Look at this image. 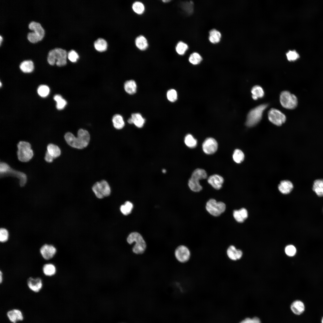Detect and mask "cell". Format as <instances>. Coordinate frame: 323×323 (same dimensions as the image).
Masks as SVG:
<instances>
[{
    "label": "cell",
    "mask_w": 323,
    "mask_h": 323,
    "mask_svg": "<svg viewBox=\"0 0 323 323\" xmlns=\"http://www.w3.org/2000/svg\"><path fill=\"white\" fill-rule=\"evenodd\" d=\"M184 142L187 147L191 148L196 147L197 144L196 140L190 134H188L185 136Z\"/></svg>",
    "instance_id": "35"
},
{
    "label": "cell",
    "mask_w": 323,
    "mask_h": 323,
    "mask_svg": "<svg viewBox=\"0 0 323 323\" xmlns=\"http://www.w3.org/2000/svg\"><path fill=\"white\" fill-rule=\"evenodd\" d=\"M2 40V38L1 36L0 35V45H1V41Z\"/></svg>",
    "instance_id": "52"
},
{
    "label": "cell",
    "mask_w": 323,
    "mask_h": 323,
    "mask_svg": "<svg viewBox=\"0 0 323 323\" xmlns=\"http://www.w3.org/2000/svg\"><path fill=\"white\" fill-rule=\"evenodd\" d=\"M54 100L56 102V108L59 110L63 109L67 104L66 100L60 95H55L54 97Z\"/></svg>",
    "instance_id": "33"
},
{
    "label": "cell",
    "mask_w": 323,
    "mask_h": 323,
    "mask_svg": "<svg viewBox=\"0 0 323 323\" xmlns=\"http://www.w3.org/2000/svg\"><path fill=\"white\" fill-rule=\"evenodd\" d=\"M226 253L228 257L232 260H236L240 259L243 255L242 251L237 249L233 245H231L228 248Z\"/></svg>",
    "instance_id": "18"
},
{
    "label": "cell",
    "mask_w": 323,
    "mask_h": 323,
    "mask_svg": "<svg viewBox=\"0 0 323 323\" xmlns=\"http://www.w3.org/2000/svg\"><path fill=\"white\" fill-rule=\"evenodd\" d=\"M166 95L168 100L171 102H175L178 98L177 92L174 89L168 90L167 92Z\"/></svg>",
    "instance_id": "40"
},
{
    "label": "cell",
    "mask_w": 323,
    "mask_h": 323,
    "mask_svg": "<svg viewBox=\"0 0 323 323\" xmlns=\"http://www.w3.org/2000/svg\"><path fill=\"white\" fill-rule=\"evenodd\" d=\"M113 126L117 129H122L125 126V122L122 116L119 114L113 115L112 118Z\"/></svg>",
    "instance_id": "19"
},
{
    "label": "cell",
    "mask_w": 323,
    "mask_h": 323,
    "mask_svg": "<svg viewBox=\"0 0 323 323\" xmlns=\"http://www.w3.org/2000/svg\"><path fill=\"white\" fill-rule=\"evenodd\" d=\"M27 284L29 289L35 292H39L42 287V282L41 279L39 277L29 278L27 280Z\"/></svg>",
    "instance_id": "15"
},
{
    "label": "cell",
    "mask_w": 323,
    "mask_h": 323,
    "mask_svg": "<svg viewBox=\"0 0 323 323\" xmlns=\"http://www.w3.org/2000/svg\"><path fill=\"white\" fill-rule=\"evenodd\" d=\"M224 181L223 177L217 174L211 176L208 179V182L213 188L217 190H219L221 188Z\"/></svg>",
    "instance_id": "17"
},
{
    "label": "cell",
    "mask_w": 323,
    "mask_h": 323,
    "mask_svg": "<svg viewBox=\"0 0 323 323\" xmlns=\"http://www.w3.org/2000/svg\"><path fill=\"white\" fill-rule=\"evenodd\" d=\"M174 254L177 260L182 263L187 262L191 256L189 249L184 245H180L177 247L175 250Z\"/></svg>",
    "instance_id": "11"
},
{
    "label": "cell",
    "mask_w": 323,
    "mask_h": 323,
    "mask_svg": "<svg viewBox=\"0 0 323 323\" xmlns=\"http://www.w3.org/2000/svg\"><path fill=\"white\" fill-rule=\"evenodd\" d=\"M188 48V45L185 43L181 41L177 43L176 47V50L178 54L182 55L185 54Z\"/></svg>",
    "instance_id": "39"
},
{
    "label": "cell",
    "mask_w": 323,
    "mask_h": 323,
    "mask_svg": "<svg viewBox=\"0 0 323 323\" xmlns=\"http://www.w3.org/2000/svg\"><path fill=\"white\" fill-rule=\"evenodd\" d=\"M206 208L211 214L217 217L224 212L226 209V205L223 202H217L214 199H211L207 202Z\"/></svg>",
    "instance_id": "9"
},
{
    "label": "cell",
    "mask_w": 323,
    "mask_h": 323,
    "mask_svg": "<svg viewBox=\"0 0 323 323\" xmlns=\"http://www.w3.org/2000/svg\"><path fill=\"white\" fill-rule=\"evenodd\" d=\"M280 102L281 105L288 109L295 108L298 105V100L296 96L289 92L283 91L280 95Z\"/></svg>",
    "instance_id": "8"
},
{
    "label": "cell",
    "mask_w": 323,
    "mask_h": 323,
    "mask_svg": "<svg viewBox=\"0 0 323 323\" xmlns=\"http://www.w3.org/2000/svg\"><path fill=\"white\" fill-rule=\"evenodd\" d=\"M293 188V185L292 183L287 180L281 181L278 186L279 191L282 193L284 194L289 193L292 191Z\"/></svg>",
    "instance_id": "22"
},
{
    "label": "cell",
    "mask_w": 323,
    "mask_h": 323,
    "mask_svg": "<svg viewBox=\"0 0 323 323\" xmlns=\"http://www.w3.org/2000/svg\"><path fill=\"white\" fill-rule=\"evenodd\" d=\"M64 138L67 143L71 147L82 149L88 146L90 137L87 130L81 128L77 131V137L72 133L68 132L65 134Z\"/></svg>",
    "instance_id": "1"
},
{
    "label": "cell",
    "mask_w": 323,
    "mask_h": 323,
    "mask_svg": "<svg viewBox=\"0 0 323 323\" xmlns=\"http://www.w3.org/2000/svg\"><path fill=\"white\" fill-rule=\"evenodd\" d=\"M291 309L295 314L299 315L304 310V306L303 303L299 300L294 301L291 305Z\"/></svg>",
    "instance_id": "24"
},
{
    "label": "cell",
    "mask_w": 323,
    "mask_h": 323,
    "mask_svg": "<svg viewBox=\"0 0 323 323\" xmlns=\"http://www.w3.org/2000/svg\"><path fill=\"white\" fill-rule=\"evenodd\" d=\"M201 56L197 52L191 54L189 58V62L193 65H197L199 64L202 60Z\"/></svg>",
    "instance_id": "37"
},
{
    "label": "cell",
    "mask_w": 323,
    "mask_h": 323,
    "mask_svg": "<svg viewBox=\"0 0 323 323\" xmlns=\"http://www.w3.org/2000/svg\"><path fill=\"white\" fill-rule=\"evenodd\" d=\"M132 8L133 11L138 14L142 13L144 10V7L141 2L137 1L134 2L132 5Z\"/></svg>",
    "instance_id": "42"
},
{
    "label": "cell",
    "mask_w": 323,
    "mask_h": 323,
    "mask_svg": "<svg viewBox=\"0 0 323 323\" xmlns=\"http://www.w3.org/2000/svg\"><path fill=\"white\" fill-rule=\"evenodd\" d=\"M37 92L39 95L42 97H45L49 93L50 89L48 86L45 85L40 86L38 88Z\"/></svg>",
    "instance_id": "41"
},
{
    "label": "cell",
    "mask_w": 323,
    "mask_h": 323,
    "mask_svg": "<svg viewBox=\"0 0 323 323\" xmlns=\"http://www.w3.org/2000/svg\"><path fill=\"white\" fill-rule=\"evenodd\" d=\"M268 105L263 104L253 108L249 112L247 117L246 125L249 127L256 124L260 120L263 112Z\"/></svg>",
    "instance_id": "6"
},
{
    "label": "cell",
    "mask_w": 323,
    "mask_h": 323,
    "mask_svg": "<svg viewBox=\"0 0 323 323\" xmlns=\"http://www.w3.org/2000/svg\"><path fill=\"white\" fill-rule=\"evenodd\" d=\"M221 37L220 32L215 29H212L209 32V40L212 43H218L220 40Z\"/></svg>",
    "instance_id": "27"
},
{
    "label": "cell",
    "mask_w": 323,
    "mask_h": 323,
    "mask_svg": "<svg viewBox=\"0 0 323 323\" xmlns=\"http://www.w3.org/2000/svg\"><path fill=\"white\" fill-rule=\"evenodd\" d=\"M240 323H261V322L258 318L255 317L252 319L246 318Z\"/></svg>",
    "instance_id": "47"
},
{
    "label": "cell",
    "mask_w": 323,
    "mask_h": 323,
    "mask_svg": "<svg viewBox=\"0 0 323 323\" xmlns=\"http://www.w3.org/2000/svg\"><path fill=\"white\" fill-rule=\"evenodd\" d=\"M170 1V0H165L162 1H163L164 2H169Z\"/></svg>",
    "instance_id": "51"
},
{
    "label": "cell",
    "mask_w": 323,
    "mask_h": 323,
    "mask_svg": "<svg viewBox=\"0 0 323 323\" xmlns=\"http://www.w3.org/2000/svg\"><path fill=\"white\" fill-rule=\"evenodd\" d=\"M127 241L130 245L135 243L132 248L133 253L140 255L145 252L147 248V243L142 236L138 232H133L130 233L127 238Z\"/></svg>",
    "instance_id": "2"
},
{
    "label": "cell",
    "mask_w": 323,
    "mask_h": 323,
    "mask_svg": "<svg viewBox=\"0 0 323 323\" xmlns=\"http://www.w3.org/2000/svg\"><path fill=\"white\" fill-rule=\"evenodd\" d=\"M67 54L65 50L56 48L49 51L47 60L48 63L53 65L55 63L59 66L65 65L67 63Z\"/></svg>",
    "instance_id": "3"
},
{
    "label": "cell",
    "mask_w": 323,
    "mask_h": 323,
    "mask_svg": "<svg viewBox=\"0 0 323 323\" xmlns=\"http://www.w3.org/2000/svg\"><path fill=\"white\" fill-rule=\"evenodd\" d=\"M203 152L207 154H212L214 153L218 148V143L216 140L212 138H206L202 145Z\"/></svg>",
    "instance_id": "13"
},
{
    "label": "cell",
    "mask_w": 323,
    "mask_h": 323,
    "mask_svg": "<svg viewBox=\"0 0 323 323\" xmlns=\"http://www.w3.org/2000/svg\"><path fill=\"white\" fill-rule=\"evenodd\" d=\"M234 218L238 222L242 223L248 217V212L245 208L235 210L233 212Z\"/></svg>",
    "instance_id": "23"
},
{
    "label": "cell",
    "mask_w": 323,
    "mask_h": 323,
    "mask_svg": "<svg viewBox=\"0 0 323 323\" xmlns=\"http://www.w3.org/2000/svg\"><path fill=\"white\" fill-rule=\"evenodd\" d=\"M207 175L206 171L202 169L197 168L192 173L188 182V185L191 190L195 192L200 191L202 189L199 181L206 179Z\"/></svg>",
    "instance_id": "4"
},
{
    "label": "cell",
    "mask_w": 323,
    "mask_h": 323,
    "mask_svg": "<svg viewBox=\"0 0 323 323\" xmlns=\"http://www.w3.org/2000/svg\"><path fill=\"white\" fill-rule=\"evenodd\" d=\"M132 124L138 128H142L145 122V119L141 114L139 113H135L131 114V117Z\"/></svg>",
    "instance_id": "20"
},
{
    "label": "cell",
    "mask_w": 323,
    "mask_h": 323,
    "mask_svg": "<svg viewBox=\"0 0 323 323\" xmlns=\"http://www.w3.org/2000/svg\"><path fill=\"white\" fill-rule=\"evenodd\" d=\"M47 151L54 159L59 157L61 154V151L59 147L57 145L50 144L47 147Z\"/></svg>",
    "instance_id": "29"
},
{
    "label": "cell",
    "mask_w": 323,
    "mask_h": 323,
    "mask_svg": "<svg viewBox=\"0 0 323 323\" xmlns=\"http://www.w3.org/2000/svg\"><path fill=\"white\" fill-rule=\"evenodd\" d=\"M13 173V175L18 178L20 179V184L21 186H23L25 184L27 177L26 175L24 173L13 170L10 168L6 173Z\"/></svg>",
    "instance_id": "34"
},
{
    "label": "cell",
    "mask_w": 323,
    "mask_h": 323,
    "mask_svg": "<svg viewBox=\"0 0 323 323\" xmlns=\"http://www.w3.org/2000/svg\"><path fill=\"white\" fill-rule=\"evenodd\" d=\"M252 97L254 100H257L259 98L263 97L264 95V91L262 88L258 85L253 86L251 90Z\"/></svg>",
    "instance_id": "31"
},
{
    "label": "cell",
    "mask_w": 323,
    "mask_h": 323,
    "mask_svg": "<svg viewBox=\"0 0 323 323\" xmlns=\"http://www.w3.org/2000/svg\"><path fill=\"white\" fill-rule=\"evenodd\" d=\"M53 158L50 155L47 151L45 153V160L48 162H51L53 161Z\"/></svg>",
    "instance_id": "49"
},
{
    "label": "cell",
    "mask_w": 323,
    "mask_h": 323,
    "mask_svg": "<svg viewBox=\"0 0 323 323\" xmlns=\"http://www.w3.org/2000/svg\"><path fill=\"white\" fill-rule=\"evenodd\" d=\"M268 117L271 122L278 126L281 125L286 120L285 115L279 110L274 108L269 111Z\"/></svg>",
    "instance_id": "12"
},
{
    "label": "cell",
    "mask_w": 323,
    "mask_h": 323,
    "mask_svg": "<svg viewBox=\"0 0 323 323\" xmlns=\"http://www.w3.org/2000/svg\"><path fill=\"white\" fill-rule=\"evenodd\" d=\"M296 249L295 247L292 245H289L285 249V252L286 255L290 257L294 256L296 253Z\"/></svg>",
    "instance_id": "43"
},
{
    "label": "cell",
    "mask_w": 323,
    "mask_h": 323,
    "mask_svg": "<svg viewBox=\"0 0 323 323\" xmlns=\"http://www.w3.org/2000/svg\"><path fill=\"white\" fill-rule=\"evenodd\" d=\"M17 155L19 160L23 162L29 161L33 157V152L28 142L20 141L17 144Z\"/></svg>",
    "instance_id": "7"
},
{
    "label": "cell",
    "mask_w": 323,
    "mask_h": 323,
    "mask_svg": "<svg viewBox=\"0 0 323 323\" xmlns=\"http://www.w3.org/2000/svg\"><path fill=\"white\" fill-rule=\"evenodd\" d=\"M313 190L319 196H323V179H317L314 182Z\"/></svg>",
    "instance_id": "25"
},
{
    "label": "cell",
    "mask_w": 323,
    "mask_h": 323,
    "mask_svg": "<svg viewBox=\"0 0 323 323\" xmlns=\"http://www.w3.org/2000/svg\"><path fill=\"white\" fill-rule=\"evenodd\" d=\"M286 55L287 60L290 61H295L299 57V55L295 50L289 51Z\"/></svg>",
    "instance_id": "44"
},
{
    "label": "cell",
    "mask_w": 323,
    "mask_h": 323,
    "mask_svg": "<svg viewBox=\"0 0 323 323\" xmlns=\"http://www.w3.org/2000/svg\"><path fill=\"white\" fill-rule=\"evenodd\" d=\"M124 88L127 93L131 95H133L136 92L137 84L135 81L133 80H127L124 82Z\"/></svg>",
    "instance_id": "21"
},
{
    "label": "cell",
    "mask_w": 323,
    "mask_h": 323,
    "mask_svg": "<svg viewBox=\"0 0 323 323\" xmlns=\"http://www.w3.org/2000/svg\"><path fill=\"white\" fill-rule=\"evenodd\" d=\"M42 271L44 274L47 276H51L55 274L56 269L54 265L51 263L45 264L42 267Z\"/></svg>",
    "instance_id": "28"
},
{
    "label": "cell",
    "mask_w": 323,
    "mask_h": 323,
    "mask_svg": "<svg viewBox=\"0 0 323 323\" xmlns=\"http://www.w3.org/2000/svg\"><path fill=\"white\" fill-rule=\"evenodd\" d=\"M244 157V154L241 150L237 149L234 151L233 158L235 162L237 163H241L243 161Z\"/></svg>",
    "instance_id": "38"
},
{
    "label": "cell",
    "mask_w": 323,
    "mask_h": 323,
    "mask_svg": "<svg viewBox=\"0 0 323 323\" xmlns=\"http://www.w3.org/2000/svg\"><path fill=\"white\" fill-rule=\"evenodd\" d=\"M19 68L24 73H30L33 70V63L31 60H24L21 63Z\"/></svg>",
    "instance_id": "26"
},
{
    "label": "cell",
    "mask_w": 323,
    "mask_h": 323,
    "mask_svg": "<svg viewBox=\"0 0 323 323\" xmlns=\"http://www.w3.org/2000/svg\"><path fill=\"white\" fill-rule=\"evenodd\" d=\"M322 323H323V318L322 319Z\"/></svg>",
    "instance_id": "54"
},
{
    "label": "cell",
    "mask_w": 323,
    "mask_h": 323,
    "mask_svg": "<svg viewBox=\"0 0 323 323\" xmlns=\"http://www.w3.org/2000/svg\"><path fill=\"white\" fill-rule=\"evenodd\" d=\"M94 46L96 50L101 52L105 51L106 49L107 44L104 39L99 38L95 41Z\"/></svg>",
    "instance_id": "32"
},
{
    "label": "cell",
    "mask_w": 323,
    "mask_h": 323,
    "mask_svg": "<svg viewBox=\"0 0 323 323\" xmlns=\"http://www.w3.org/2000/svg\"><path fill=\"white\" fill-rule=\"evenodd\" d=\"M135 44L136 47L141 50H145L148 46L147 39L142 36H140L136 38Z\"/></svg>",
    "instance_id": "30"
},
{
    "label": "cell",
    "mask_w": 323,
    "mask_h": 323,
    "mask_svg": "<svg viewBox=\"0 0 323 323\" xmlns=\"http://www.w3.org/2000/svg\"><path fill=\"white\" fill-rule=\"evenodd\" d=\"M6 315L9 320L12 323H16L18 322L22 321L24 318L21 311L17 309L8 310Z\"/></svg>",
    "instance_id": "16"
},
{
    "label": "cell",
    "mask_w": 323,
    "mask_h": 323,
    "mask_svg": "<svg viewBox=\"0 0 323 323\" xmlns=\"http://www.w3.org/2000/svg\"><path fill=\"white\" fill-rule=\"evenodd\" d=\"M67 57L70 61L75 63L77 61L79 56L75 51L72 50L70 51L67 54Z\"/></svg>",
    "instance_id": "45"
},
{
    "label": "cell",
    "mask_w": 323,
    "mask_h": 323,
    "mask_svg": "<svg viewBox=\"0 0 323 323\" xmlns=\"http://www.w3.org/2000/svg\"><path fill=\"white\" fill-rule=\"evenodd\" d=\"M133 208V205L131 202L127 201L124 205H121L120 210L121 213L124 215H127L130 214Z\"/></svg>",
    "instance_id": "36"
},
{
    "label": "cell",
    "mask_w": 323,
    "mask_h": 323,
    "mask_svg": "<svg viewBox=\"0 0 323 323\" xmlns=\"http://www.w3.org/2000/svg\"><path fill=\"white\" fill-rule=\"evenodd\" d=\"M3 280V273L1 270L0 271V283L1 284Z\"/></svg>",
    "instance_id": "50"
},
{
    "label": "cell",
    "mask_w": 323,
    "mask_h": 323,
    "mask_svg": "<svg viewBox=\"0 0 323 323\" xmlns=\"http://www.w3.org/2000/svg\"><path fill=\"white\" fill-rule=\"evenodd\" d=\"M1 82H0V86L1 87Z\"/></svg>",
    "instance_id": "55"
},
{
    "label": "cell",
    "mask_w": 323,
    "mask_h": 323,
    "mask_svg": "<svg viewBox=\"0 0 323 323\" xmlns=\"http://www.w3.org/2000/svg\"><path fill=\"white\" fill-rule=\"evenodd\" d=\"M28 28L33 32H29L27 35L28 40L32 43L41 40L45 33V30L41 24L37 22L32 21L28 25Z\"/></svg>",
    "instance_id": "5"
},
{
    "label": "cell",
    "mask_w": 323,
    "mask_h": 323,
    "mask_svg": "<svg viewBox=\"0 0 323 323\" xmlns=\"http://www.w3.org/2000/svg\"><path fill=\"white\" fill-rule=\"evenodd\" d=\"M9 234L7 230L4 228L0 230V241L1 243L6 242L8 240Z\"/></svg>",
    "instance_id": "46"
},
{
    "label": "cell",
    "mask_w": 323,
    "mask_h": 323,
    "mask_svg": "<svg viewBox=\"0 0 323 323\" xmlns=\"http://www.w3.org/2000/svg\"><path fill=\"white\" fill-rule=\"evenodd\" d=\"M39 251L44 259L49 260L54 256L57 252V249L52 245L45 244L41 247Z\"/></svg>",
    "instance_id": "14"
},
{
    "label": "cell",
    "mask_w": 323,
    "mask_h": 323,
    "mask_svg": "<svg viewBox=\"0 0 323 323\" xmlns=\"http://www.w3.org/2000/svg\"><path fill=\"white\" fill-rule=\"evenodd\" d=\"M92 190L96 196L99 199L109 196L111 192L109 184L104 180L96 182L93 185Z\"/></svg>",
    "instance_id": "10"
},
{
    "label": "cell",
    "mask_w": 323,
    "mask_h": 323,
    "mask_svg": "<svg viewBox=\"0 0 323 323\" xmlns=\"http://www.w3.org/2000/svg\"><path fill=\"white\" fill-rule=\"evenodd\" d=\"M166 172V170L165 169H163L162 170V172L163 173H165Z\"/></svg>",
    "instance_id": "53"
},
{
    "label": "cell",
    "mask_w": 323,
    "mask_h": 323,
    "mask_svg": "<svg viewBox=\"0 0 323 323\" xmlns=\"http://www.w3.org/2000/svg\"><path fill=\"white\" fill-rule=\"evenodd\" d=\"M10 168V166L6 163L1 162L0 164V172L2 174L6 173Z\"/></svg>",
    "instance_id": "48"
}]
</instances>
